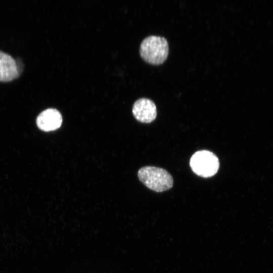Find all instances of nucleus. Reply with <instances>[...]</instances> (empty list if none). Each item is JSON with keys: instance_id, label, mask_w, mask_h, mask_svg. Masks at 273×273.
Returning <instances> with one entry per match:
<instances>
[{"instance_id": "f257e3e1", "label": "nucleus", "mask_w": 273, "mask_h": 273, "mask_svg": "<svg viewBox=\"0 0 273 273\" xmlns=\"http://www.w3.org/2000/svg\"><path fill=\"white\" fill-rule=\"evenodd\" d=\"M169 53V44L163 36L151 35L145 37L140 47V54L146 62L155 65L162 63Z\"/></svg>"}, {"instance_id": "f03ea898", "label": "nucleus", "mask_w": 273, "mask_h": 273, "mask_svg": "<svg viewBox=\"0 0 273 273\" xmlns=\"http://www.w3.org/2000/svg\"><path fill=\"white\" fill-rule=\"evenodd\" d=\"M138 175L140 181L149 189L161 192L171 189L173 180L166 170L154 166H145L140 168Z\"/></svg>"}, {"instance_id": "7ed1b4c3", "label": "nucleus", "mask_w": 273, "mask_h": 273, "mask_svg": "<svg viewBox=\"0 0 273 273\" xmlns=\"http://www.w3.org/2000/svg\"><path fill=\"white\" fill-rule=\"evenodd\" d=\"M190 167L199 176L207 178L214 175L219 167L218 157L212 152L205 150L195 152L191 157Z\"/></svg>"}, {"instance_id": "20e7f679", "label": "nucleus", "mask_w": 273, "mask_h": 273, "mask_svg": "<svg viewBox=\"0 0 273 273\" xmlns=\"http://www.w3.org/2000/svg\"><path fill=\"white\" fill-rule=\"evenodd\" d=\"M132 111L134 117L143 123L152 122L157 116L155 104L148 98H142L137 100L133 104Z\"/></svg>"}, {"instance_id": "39448f33", "label": "nucleus", "mask_w": 273, "mask_h": 273, "mask_svg": "<svg viewBox=\"0 0 273 273\" xmlns=\"http://www.w3.org/2000/svg\"><path fill=\"white\" fill-rule=\"evenodd\" d=\"M37 127L41 130L48 132L60 128L62 122L61 113L54 108H48L42 111L36 119Z\"/></svg>"}, {"instance_id": "423d86ee", "label": "nucleus", "mask_w": 273, "mask_h": 273, "mask_svg": "<svg viewBox=\"0 0 273 273\" xmlns=\"http://www.w3.org/2000/svg\"><path fill=\"white\" fill-rule=\"evenodd\" d=\"M19 74V68L16 60L11 55L0 51V81H11Z\"/></svg>"}]
</instances>
